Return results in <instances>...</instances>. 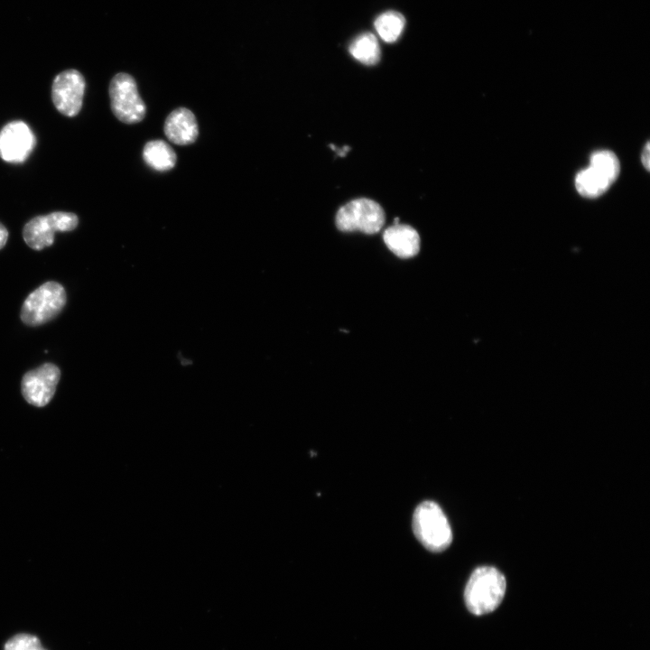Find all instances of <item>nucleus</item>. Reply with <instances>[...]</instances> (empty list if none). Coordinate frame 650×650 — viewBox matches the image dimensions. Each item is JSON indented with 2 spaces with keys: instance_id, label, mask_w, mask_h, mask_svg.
Segmentation results:
<instances>
[{
  "instance_id": "2eb2a0df",
  "label": "nucleus",
  "mask_w": 650,
  "mask_h": 650,
  "mask_svg": "<svg viewBox=\"0 0 650 650\" xmlns=\"http://www.w3.org/2000/svg\"><path fill=\"white\" fill-rule=\"evenodd\" d=\"M404 24V17L395 11L383 13L375 21L377 34L386 42H395L402 34Z\"/></svg>"
},
{
  "instance_id": "f257e3e1",
  "label": "nucleus",
  "mask_w": 650,
  "mask_h": 650,
  "mask_svg": "<svg viewBox=\"0 0 650 650\" xmlns=\"http://www.w3.org/2000/svg\"><path fill=\"white\" fill-rule=\"evenodd\" d=\"M506 590V578L497 569L492 566L478 567L465 587L466 607L477 616L493 612L501 604Z\"/></svg>"
},
{
  "instance_id": "a211bd4d",
  "label": "nucleus",
  "mask_w": 650,
  "mask_h": 650,
  "mask_svg": "<svg viewBox=\"0 0 650 650\" xmlns=\"http://www.w3.org/2000/svg\"><path fill=\"white\" fill-rule=\"evenodd\" d=\"M8 238V231L5 227L0 222V249L3 248Z\"/></svg>"
},
{
  "instance_id": "423d86ee",
  "label": "nucleus",
  "mask_w": 650,
  "mask_h": 650,
  "mask_svg": "<svg viewBox=\"0 0 650 650\" xmlns=\"http://www.w3.org/2000/svg\"><path fill=\"white\" fill-rule=\"evenodd\" d=\"M109 98L112 112L119 121L135 124L144 119L146 107L131 75L120 72L112 78Z\"/></svg>"
},
{
  "instance_id": "f8f14e48",
  "label": "nucleus",
  "mask_w": 650,
  "mask_h": 650,
  "mask_svg": "<svg viewBox=\"0 0 650 650\" xmlns=\"http://www.w3.org/2000/svg\"><path fill=\"white\" fill-rule=\"evenodd\" d=\"M386 246L400 258H411L420 251V237L411 226L396 223L387 228L383 235Z\"/></svg>"
},
{
  "instance_id": "ddd939ff",
  "label": "nucleus",
  "mask_w": 650,
  "mask_h": 650,
  "mask_svg": "<svg viewBox=\"0 0 650 650\" xmlns=\"http://www.w3.org/2000/svg\"><path fill=\"white\" fill-rule=\"evenodd\" d=\"M143 159L150 168L157 172H166L174 167L177 156L166 142L152 140L144 146Z\"/></svg>"
},
{
  "instance_id": "20e7f679",
  "label": "nucleus",
  "mask_w": 650,
  "mask_h": 650,
  "mask_svg": "<svg viewBox=\"0 0 650 650\" xmlns=\"http://www.w3.org/2000/svg\"><path fill=\"white\" fill-rule=\"evenodd\" d=\"M66 303V292L57 282H46L31 292L21 309V320L29 326L48 322L57 316Z\"/></svg>"
},
{
  "instance_id": "9b49d317",
  "label": "nucleus",
  "mask_w": 650,
  "mask_h": 650,
  "mask_svg": "<svg viewBox=\"0 0 650 650\" xmlns=\"http://www.w3.org/2000/svg\"><path fill=\"white\" fill-rule=\"evenodd\" d=\"M163 130L166 137L178 145L194 143L199 135L196 117L190 109L185 107L176 108L168 115Z\"/></svg>"
},
{
  "instance_id": "1a4fd4ad",
  "label": "nucleus",
  "mask_w": 650,
  "mask_h": 650,
  "mask_svg": "<svg viewBox=\"0 0 650 650\" xmlns=\"http://www.w3.org/2000/svg\"><path fill=\"white\" fill-rule=\"evenodd\" d=\"M60 377V368L51 363H45L28 371L21 383L24 399L35 406L46 405L55 394Z\"/></svg>"
},
{
  "instance_id": "dca6fc26",
  "label": "nucleus",
  "mask_w": 650,
  "mask_h": 650,
  "mask_svg": "<svg viewBox=\"0 0 650 650\" xmlns=\"http://www.w3.org/2000/svg\"><path fill=\"white\" fill-rule=\"evenodd\" d=\"M5 650H46L42 647L40 640L32 635L19 634L9 639L5 645Z\"/></svg>"
},
{
  "instance_id": "0eeeda50",
  "label": "nucleus",
  "mask_w": 650,
  "mask_h": 650,
  "mask_svg": "<svg viewBox=\"0 0 650 650\" xmlns=\"http://www.w3.org/2000/svg\"><path fill=\"white\" fill-rule=\"evenodd\" d=\"M79 219L71 212L56 211L32 218L23 229V237L31 248L42 250L53 244L56 232L71 231Z\"/></svg>"
},
{
  "instance_id": "f03ea898",
  "label": "nucleus",
  "mask_w": 650,
  "mask_h": 650,
  "mask_svg": "<svg viewBox=\"0 0 650 650\" xmlns=\"http://www.w3.org/2000/svg\"><path fill=\"white\" fill-rule=\"evenodd\" d=\"M413 529L418 541L429 551L440 552L452 541V532L442 509L433 501H424L414 510Z\"/></svg>"
},
{
  "instance_id": "6e6552de",
  "label": "nucleus",
  "mask_w": 650,
  "mask_h": 650,
  "mask_svg": "<svg viewBox=\"0 0 650 650\" xmlns=\"http://www.w3.org/2000/svg\"><path fill=\"white\" fill-rule=\"evenodd\" d=\"M85 79L76 70L59 73L51 87V98L56 109L66 116H75L81 109Z\"/></svg>"
},
{
  "instance_id": "f3484780",
  "label": "nucleus",
  "mask_w": 650,
  "mask_h": 650,
  "mask_svg": "<svg viewBox=\"0 0 650 650\" xmlns=\"http://www.w3.org/2000/svg\"><path fill=\"white\" fill-rule=\"evenodd\" d=\"M641 161L643 163V166L649 171L650 166V150H649V143L647 142L641 156Z\"/></svg>"
},
{
  "instance_id": "4468645a",
  "label": "nucleus",
  "mask_w": 650,
  "mask_h": 650,
  "mask_svg": "<svg viewBox=\"0 0 650 650\" xmlns=\"http://www.w3.org/2000/svg\"><path fill=\"white\" fill-rule=\"evenodd\" d=\"M348 51L353 58L366 65L376 64L381 56L378 41L370 32L362 33L355 38Z\"/></svg>"
},
{
  "instance_id": "39448f33",
  "label": "nucleus",
  "mask_w": 650,
  "mask_h": 650,
  "mask_svg": "<svg viewBox=\"0 0 650 650\" xmlns=\"http://www.w3.org/2000/svg\"><path fill=\"white\" fill-rule=\"evenodd\" d=\"M385 220L383 208L375 200L367 198L349 201L336 214V226L343 232L375 234L381 230Z\"/></svg>"
},
{
  "instance_id": "9d476101",
  "label": "nucleus",
  "mask_w": 650,
  "mask_h": 650,
  "mask_svg": "<svg viewBox=\"0 0 650 650\" xmlns=\"http://www.w3.org/2000/svg\"><path fill=\"white\" fill-rule=\"evenodd\" d=\"M35 144V136L24 122H10L0 131V157L7 162H23Z\"/></svg>"
},
{
  "instance_id": "7ed1b4c3",
  "label": "nucleus",
  "mask_w": 650,
  "mask_h": 650,
  "mask_svg": "<svg viewBox=\"0 0 650 650\" xmlns=\"http://www.w3.org/2000/svg\"><path fill=\"white\" fill-rule=\"evenodd\" d=\"M619 172V161L614 153L597 151L591 154L589 167L577 173L576 190L585 198H597L608 190Z\"/></svg>"
}]
</instances>
